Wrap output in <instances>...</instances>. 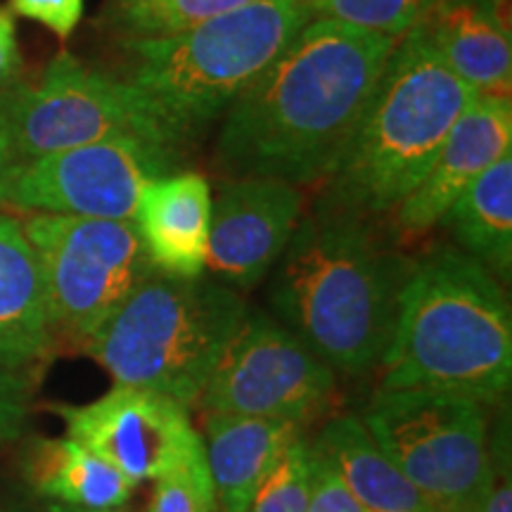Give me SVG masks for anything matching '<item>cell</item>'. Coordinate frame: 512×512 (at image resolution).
I'll list each match as a JSON object with an SVG mask.
<instances>
[{"label": "cell", "mask_w": 512, "mask_h": 512, "mask_svg": "<svg viewBox=\"0 0 512 512\" xmlns=\"http://www.w3.org/2000/svg\"><path fill=\"white\" fill-rule=\"evenodd\" d=\"M396 41L311 19L228 107L216 166L230 178L328 181Z\"/></svg>", "instance_id": "1"}, {"label": "cell", "mask_w": 512, "mask_h": 512, "mask_svg": "<svg viewBox=\"0 0 512 512\" xmlns=\"http://www.w3.org/2000/svg\"><path fill=\"white\" fill-rule=\"evenodd\" d=\"M413 266L370 216L325 197L271 268L268 302L325 366L358 377L380 368Z\"/></svg>", "instance_id": "2"}, {"label": "cell", "mask_w": 512, "mask_h": 512, "mask_svg": "<svg viewBox=\"0 0 512 512\" xmlns=\"http://www.w3.org/2000/svg\"><path fill=\"white\" fill-rule=\"evenodd\" d=\"M377 370L380 389L501 403L512 380V311L501 280L453 247L415 261Z\"/></svg>", "instance_id": "3"}, {"label": "cell", "mask_w": 512, "mask_h": 512, "mask_svg": "<svg viewBox=\"0 0 512 512\" xmlns=\"http://www.w3.org/2000/svg\"><path fill=\"white\" fill-rule=\"evenodd\" d=\"M313 19L306 0H256L157 38H126L128 91L171 145L209 126Z\"/></svg>", "instance_id": "4"}, {"label": "cell", "mask_w": 512, "mask_h": 512, "mask_svg": "<svg viewBox=\"0 0 512 512\" xmlns=\"http://www.w3.org/2000/svg\"><path fill=\"white\" fill-rule=\"evenodd\" d=\"M477 95L418 31H406L325 181V197L366 216L392 211L430 171Z\"/></svg>", "instance_id": "5"}, {"label": "cell", "mask_w": 512, "mask_h": 512, "mask_svg": "<svg viewBox=\"0 0 512 512\" xmlns=\"http://www.w3.org/2000/svg\"><path fill=\"white\" fill-rule=\"evenodd\" d=\"M245 311L233 287L157 271L81 349L114 384L150 389L195 408Z\"/></svg>", "instance_id": "6"}, {"label": "cell", "mask_w": 512, "mask_h": 512, "mask_svg": "<svg viewBox=\"0 0 512 512\" xmlns=\"http://www.w3.org/2000/svg\"><path fill=\"white\" fill-rule=\"evenodd\" d=\"M437 512H477L489 475V406L434 389H377L358 415Z\"/></svg>", "instance_id": "7"}, {"label": "cell", "mask_w": 512, "mask_h": 512, "mask_svg": "<svg viewBox=\"0 0 512 512\" xmlns=\"http://www.w3.org/2000/svg\"><path fill=\"white\" fill-rule=\"evenodd\" d=\"M22 228L41 268L55 339L83 347L157 273L133 221L34 211Z\"/></svg>", "instance_id": "8"}, {"label": "cell", "mask_w": 512, "mask_h": 512, "mask_svg": "<svg viewBox=\"0 0 512 512\" xmlns=\"http://www.w3.org/2000/svg\"><path fill=\"white\" fill-rule=\"evenodd\" d=\"M117 136H138L176 150L140 110L126 83L93 72L69 53L57 55L38 81L0 93V147L12 169Z\"/></svg>", "instance_id": "9"}, {"label": "cell", "mask_w": 512, "mask_h": 512, "mask_svg": "<svg viewBox=\"0 0 512 512\" xmlns=\"http://www.w3.org/2000/svg\"><path fill=\"white\" fill-rule=\"evenodd\" d=\"M335 392V370L280 320L247 306L195 408L309 427L328 413Z\"/></svg>", "instance_id": "10"}, {"label": "cell", "mask_w": 512, "mask_h": 512, "mask_svg": "<svg viewBox=\"0 0 512 512\" xmlns=\"http://www.w3.org/2000/svg\"><path fill=\"white\" fill-rule=\"evenodd\" d=\"M176 150L138 136L72 147L12 169L5 204L43 214L133 221L140 190L171 174Z\"/></svg>", "instance_id": "11"}, {"label": "cell", "mask_w": 512, "mask_h": 512, "mask_svg": "<svg viewBox=\"0 0 512 512\" xmlns=\"http://www.w3.org/2000/svg\"><path fill=\"white\" fill-rule=\"evenodd\" d=\"M67 437L110 463L133 484L169 475L200 453L202 434L190 408L169 396L131 384H114L107 394L81 406H50Z\"/></svg>", "instance_id": "12"}, {"label": "cell", "mask_w": 512, "mask_h": 512, "mask_svg": "<svg viewBox=\"0 0 512 512\" xmlns=\"http://www.w3.org/2000/svg\"><path fill=\"white\" fill-rule=\"evenodd\" d=\"M304 216V192L278 178H233L211 204L207 264L223 285L254 290Z\"/></svg>", "instance_id": "13"}, {"label": "cell", "mask_w": 512, "mask_h": 512, "mask_svg": "<svg viewBox=\"0 0 512 512\" xmlns=\"http://www.w3.org/2000/svg\"><path fill=\"white\" fill-rule=\"evenodd\" d=\"M512 147L510 95L479 93L453 124L422 181L396 204V228L422 235L444 219L451 204Z\"/></svg>", "instance_id": "14"}, {"label": "cell", "mask_w": 512, "mask_h": 512, "mask_svg": "<svg viewBox=\"0 0 512 512\" xmlns=\"http://www.w3.org/2000/svg\"><path fill=\"white\" fill-rule=\"evenodd\" d=\"M503 5L508 0H437L413 29L477 93L510 95L512 43Z\"/></svg>", "instance_id": "15"}, {"label": "cell", "mask_w": 512, "mask_h": 512, "mask_svg": "<svg viewBox=\"0 0 512 512\" xmlns=\"http://www.w3.org/2000/svg\"><path fill=\"white\" fill-rule=\"evenodd\" d=\"M211 188L202 174H166L140 190L133 226L159 273L200 278L207 264Z\"/></svg>", "instance_id": "16"}, {"label": "cell", "mask_w": 512, "mask_h": 512, "mask_svg": "<svg viewBox=\"0 0 512 512\" xmlns=\"http://www.w3.org/2000/svg\"><path fill=\"white\" fill-rule=\"evenodd\" d=\"M306 427L292 420L202 413V444L216 512H247L256 491Z\"/></svg>", "instance_id": "17"}, {"label": "cell", "mask_w": 512, "mask_h": 512, "mask_svg": "<svg viewBox=\"0 0 512 512\" xmlns=\"http://www.w3.org/2000/svg\"><path fill=\"white\" fill-rule=\"evenodd\" d=\"M55 344L41 268L22 221L0 214V366L29 370Z\"/></svg>", "instance_id": "18"}, {"label": "cell", "mask_w": 512, "mask_h": 512, "mask_svg": "<svg viewBox=\"0 0 512 512\" xmlns=\"http://www.w3.org/2000/svg\"><path fill=\"white\" fill-rule=\"evenodd\" d=\"M22 475L48 503L86 510L124 508L138 486L67 434L31 439L22 453Z\"/></svg>", "instance_id": "19"}, {"label": "cell", "mask_w": 512, "mask_h": 512, "mask_svg": "<svg viewBox=\"0 0 512 512\" xmlns=\"http://www.w3.org/2000/svg\"><path fill=\"white\" fill-rule=\"evenodd\" d=\"M368 512H437L370 437L358 415H335L311 439Z\"/></svg>", "instance_id": "20"}, {"label": "cell", "mask_w": 512, "mask_h": 512, "mask_svg": "<svg viewBox=\"0 0 512 512\" xmlns=\"http://www.w3.org/2000/svg\"><path fill=\"white\" fill-rule=\"evenodd\" d=\"M444 223L458 249L494 273L510 280L512 271V152L496 159L477 181L467 188Z\"/></svg>", "instance_id": "21"}, {"label": "cell", "mask_w": 512, "mask_h": 512, "mask_svg": "<svg viewBox=\"0 0 512 512\" xmlns=\"http://www.w3.org/2000/svg\"><path fill=\"white\" fill-rule=\"evenodd\" d=\"M256 0H112L110 17L126 38H157L230 15Z\"/></svg>", "instance_id": "22"}, {"label": "cell", "mask_w": 512, "mask_h": 512, "mask_svg": "<svg viewBox=\"0 0 512 512\" xmlns=\"http://www.w3.org/2000/svg\"><path fill=\"white\" fill-rule=\"evenodd\" d=\"M318 19L401 38L437 0H306Z\"/></svg>", "instance_id": "23"}, {"label": "cell", "mask_w": 512, "mask_h": 512, "mask_svg": "<svg viewBox=\"0 0 512 512\" xmlns=\"http://www.w3.org/2000/svg\"><path fill=\"white\" fill-rule=\"evenodd\" d=\"M311 479V439L299 437L256 491L247 512H306Z\"/></svg>", "instance_id": "24"}, {"label": "cell", "mask_w": 512, "mask_h": 512, "mask_svg": "<svg viewBox=\"0 0 512 512\" xmlns=\"http://www.w3.org/2000/svg\"><path fill=\"white\" fill-rule=\"evenodd\" d=\"M147 512H216V491L204 448L188 463L155 479Z\"/></svg>", "instance_id": "25"}, {"label": "cell", "mask_w": 512, "mask_h": 512, "mask_svg": "<svg viewBox=\"0 0 512 512\" xmlns=\"http://www.w3.org/2000/svg\"><path fill=\"white\" fill-rule=\"evenodd\" d=\"M477 512H512V451L510 418L501 415L489 430V475Z\"/></svg>", "instance_id": "26"}, {"label": "cell", "mask_w": 512, "mask_h": 512, "mask_svg": "<svg viewBox=\"0 0 512 512\" xmlns=\"http://www.w3.org/2000/svg\"><path fill=\"white\" fill-rule=\"evenodd\" d=\"M306 512H368L323 453L311 444V479Z\"/></svg>", "instance_id": "27"}, {"label": "cell", "mask_w": 512, "mask_h": 512, "mask_svg": "<svg viewBox=\"0 0 512 512\" xmlns=\"http://www.w3.org/2000/svg\"><path fill=\"white\" fill-rule=\"evenodd\" d=\"M31 375L29 370L0 366V451L22 437L29 418Z\"/></svg>", "instance_id": "28"}, {"label": "cell", "mask_w": 512, "mask_h": 512, "mask_svg": "<svg viewBox=\"0 0 512 512\" xmlns=\"http://www.w3.org/2000/svg\"><path fill=\"white\" fill-rule=\"evenodd\" d=\"M17 15L41 22L43 27L67 38L83 17V0H10Z\"/></svg>", "instance_id": "29"}, {"label": "cell", "mask_w": 512, "mask_h": 512, "mask_svg": "<svg viewBox=\"0 0 512 512\" xmlns=\"http://www.w3.org/2000/svg\"><path fill=\"white\" fill-rule=\"evenodd\" d=\"M19 72V48L15 17L0 8V83H10Z\"/></svg>", "instance_id": "30"}, {"label": "cell", "mask_w": 512, "mask_h": 512, "mask_svg": "<svg viewBox=\"0 0 512 512\" xmlns=\"http://www.w3.org/2000/svg\"><path fill=\"white\" fill-rule=\"evenodd\" d=\"M10 174H12V164H10V159L5 157L3 147H0V207L5 204V192H8Z\"/></svg>", "instance_id": "31"}, {"label": "cell", "mask_w": 512, "mask_h": 512, "mask_svg": "<svg viewBox=\"0 0 512 512\" xmlns=\"http://www.w3.org/2000/svg\"><path fill=\"white\" fill-rule=\"evenodd\" d=\"M46 512H128L124 508H107V510H86V508H72V505H62V503H46L43 505Z\"/></svg>", "instance_id": "32"}, {"label": "cell", "mask_w": 512, "mask_h": 512, "mask_svg": "<svg viewBox=\"0 0 512 512\" xmlns=\"http://www.w3.org/2000/svg\"><path fill=\"white\" fill-rule=\"evenodd\" d=\"M0 512H46V508H27V505H8V508H0Z\"/></svg>", "instance_id": "33"}]
</instances>
